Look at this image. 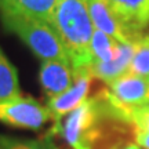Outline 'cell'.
Wrapping results in <instances>:
<instances>
[{"instance_id": "cell-1", "label": "cell", "mask_w": 149, "mask_h": 149, "mask_svg": "<svg viewBox=\"0 0 149 149\" xmlns=\"http://www.w3.org/2000/svg\"><path fill=\"white\" fill-rule=\"evenodd\" d=\"M50 25L57 32L72 70L93 64L90 43L95 31L87 0H58Z\"/></svg>"}, {"instance_id": "cell-2", "label": "cell", "mask_w": 149, "mask_h": 149, "mask_svg": "<svg viewBox=\"0 0 149 149\" xmlns=\"http://www.w3.org/2000/svg\"><path fill=\"white\" fill-rule=\"evenodd\" d=\"M122 127L130 126L113 120L101 98L94 95L66 115L59 124H54L50 133L59 134L72 149H97L109 131H120Z\"/></svg>"}, {"instance_id": "cell-3", "label": "cell", "mask_w": 149, "mask_h": 149, "mask_svg": "<svg viewBox=\"0 0 149 149\" xmlns=\"http://www.w3.org/2000/svg\"><path fill=\"white\" fill-rule=\"evenodd\" d=\"M3 25L8 32L15 33L42 61L69 62L58 35L48 22L22 15H3Z\"/></svg>"}, {"instance_id": "cell-4", "label": "cell", "mask_w": 149, "mask_h": 149, "mask_svg": "<svg viewBox=\"0 0 149 149\" xmlns=\"http://www.w3.org/2000/svg\"><path fill=\"white\" fill-rule=\"evenodd\" d=\"M51 119L47 107L31 97H18L0 101V122L11 127L40 130Z\"/></svg>"}, {"instance_id": "cell-5", "label": "cell", "mask_w": 149, "mask_h": 149, "mask_svg": "<svg viewBox=\"0 0 149 149\" xmlns=\"http://www.w3.org/2000/svg\"><path fill=\"white\" fill-rule=\"evenodd\" d=\"M91 76L88 68L73 70V83L68 90L53 98H47V109L54 124H59L66 115H69L87 100L91 86Z\"/></svg>"}, {"instance_id": "cell-6", "label": "cell", "mask_w": 149, "mask_h": 149, "mask_svg": "<svg viewBox=\"0 0 149 149\" xmlns=\"http://www.w3.org/2000/svg\"><path fill=\"white\" fill-rule=\"evenodd\" d=\"M112 14L137 36L149 28V0H104Z\"/></svg>"}, {"instance_id": "cell-7", "label": "cell", "mask_w": 149, "mask_h": 149, "mask_svg": "<svg viewBox=\"0 0 149 149\" xmlns=\"http://www.w3.org/2000/svg\"><path fill=\"white\" fill-rule=\"evenodd\" d=\"M109 91L119 104L137 108L149 104V81L145 77L126 73L109 84Z\"/></svg>"}, {"instance_id": "cell-8", "label": "cell", "mask_w": 149, "mask_h": 149, "mask_svg": "<svg viewBox=\"0 0 149 149\" xmlns=\"http://www.w3.org/2000/svg\"><path fill=\"white\" fill-rule=\"evenodd\" d=\"M88 11H90L91 19L94 24V28L104 33H108L109 36L116 39L120 43H135L144 36H137L127 31L119 22L116 17L112 14L109 7L104 0H87Z\"/></svg>"}, {"instance_id": "cell-9", "label": "cell", "mask_w": 149, "mask_h": 149, "mask_svg": "<svg viewBox=\"0 0 149 149\" xmlns=\"http://www.w3.org/2000/svg\"><path fill=\"white\" fill-rule=\"evenodd\" d=\"M40 84L47 98L62 94L73 83V70L69 62L65 61H43L40 66Z\"/></svg>"}, {"instance_id": "cell-10", "label": "cell", "mask_w": 149, "mask_h": 149, "mask_svg": "<svg viewBox=\"0 0 149 149\" xmlns=\"http://www.w3.org/2000/svg\"><path fill=\"white\" fill-rule=\"evenodd\" d=\"M134 55V43H119L115 57L108 62H93L88 70L93 77L111 84L113 80L126 74Z\"/></svg>"}, {"instance_id": "cell-11", "label": "cell", "mask_w": 149, "mask_h": 149, "mask_svg": "<svg viewBox=\"0 0 149 149\" xmlns=\"http://www.w3.org/2000/svg\"><path fill=\"white\" fill-rule=\"evenodd\" d=\"M58 0H0L3 15H22L51 22Z\"/></svg>"}, {"instance_id": "cell-12", "label": "cell", "mask_w": 149, "mask_h": 149, "mask_svg": "<svg viewBox=\"0 0 149 149\" xmlns=\"http://www.w3.org/2000/svg\"><path fill=\"white\" fill-rule=\"evenodd\" d=\"M18 97H21V90L17 69L0 48V101Z\"/></svg>"}, {"instance_id": "cell-13", "label": "cell", "mask_w": 149, "mask_h": 149, "mask_svg": "<svg viewBox=\"0 0 149 149\" xmlns=\"http://www.w3.org/2000/svg\"><path fill=\"white\" fill-rule=\"evenodd\" d=\"M119 43L120 42H117L116 39L109 36L108 33H104L95 29L90 43L93 62H108V61H111L116 54V48L119 46Z\"/></svg>"}, {"instance_id": "cell-14", "label": "cell", "mask_w": 149, "mask_h": 149, "mask_svg": "<svg viewBox=\"0 0 149 149\" xmlns=\"http://www.w3.org/2000/svg\"><path fill=\"white\" fill-rule=\"evenodd\" d=\"M128 73L149 79V35H144L134 43V55Z\"/></svg>"}, {"instance_id": "cell-15", "label": "cell", "mask_w": 149, "mask_h": 149, "mask_svg": "<svg viewBox=\"0 0 149 149\" xmlns=\"http://www.w3.org/2000/svg\"><path fill=\"white\" fill-rule=\"evenodd\" d=\"M53 134L48 133L42 138L37 139H15L8 137L0 138L1 149H58L55 142L51 138Z\"/></svg>"}, {"instance_id": "cell-16", "label": "cell", "mask_w": 149, "mask_h": 149, "mask_svg": "<svg viewBox=\"0 0 149 149\" xmlns=\"http://www.w3.org/2000/svg\"><path fill=\"white\" fill-rule=\"evenodd\" d=\"M128 123L133 128L134 135L149 133V105L131 108Z\"/></svg>"}, {"instance_id": "cell-17", "label": "cell", "mask_w": 149, "mask_h": 149, "mask_svg": "<svg viewBox=\"0 0 149 149\" xmlns=\"http://www.w3.org/2000/svg\"><path fill=\"white\" fill-rule=\"evenodd\" d=\"M135 144L142 149H149V133L146 134H135L134 135Z\"/></svg>"}, {"instance_id": "cell-18", "label": "cell", "mask_w": 149, "mask_h": 149, "mask_svg": "<svg viewBox=\"0 0 149 149\" xmlns=\"http://www.w3.org/2000/svg\"><path fill=\"white\" fill-rule=\"evenodd\" d=\"M112 149H142V148H139L137 144H126L122 148H112Z\"/></svg>"}, {"instance_id": "cell-19", "label": "cell", "mask_w": 149, "mask_h": 149, "mask_svg": "<svg viewBox=\"0 0 149 149\" xmlns=\"http://www.w3.org/2000/svg\"><path fill=\"white\" fill-rule=\"evenodd\" d=\"M148 81H149V79H148Z\"/></svg>"}, {"instance_id": "cell-20", "label": "cell", "mask_w": 149, "mask_h": 149, "mask_svg": "<svg viewBox=\"0 0 149 149\" xmlns=\"http://www.w3.org/2000/svg\"><path fill=\"white\" fill-rule=\"evenodd\" d=\"M148 105H149V104H148Z\"/></svg>"}]
</instances>
